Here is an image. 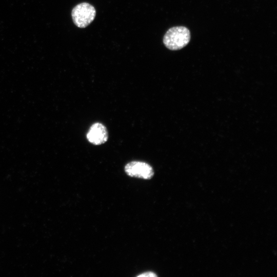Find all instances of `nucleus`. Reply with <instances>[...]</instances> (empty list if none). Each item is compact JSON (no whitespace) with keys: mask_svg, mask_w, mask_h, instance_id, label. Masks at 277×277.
<instances>
[{"mask_svg":"<svg viewBox=\"0 0 277 277\" xmlns=\"http://www.w3.org/2000/svg\"><path fill=\"white\" fill-rule=\"evenodd\" d=\"M190 39L189 30L184 26L170 28L163 37L165 46L171 50H180L185 47Z\"/></svg>","mask_w":277,"mask_h":277,"instance_id":"obj_1","label":"nucleus"},{"mask_svg":"<svg viewBox=\"0 0 277 277\" xmlns=\"http://www.w3.org/2000/svg\"><path fill=\"white\" fill-rule=\"evenodd\" d=\"M108 137L107 128L100 122L92 124L86 134L87 141L91 144L96 146L105 143L108 141Z\"/></svg>","mask_w":277,"mask_h":277,"instance_id":"obj_4","label":"nucleus"},{"mask_svg":"<svg viewBox=\"0 0 277 277\" xmlns=\"http://www.w3.org/2000/svg\"><path fill=\"white\" fill-rule=\"evenodd\" d=\"M71 15L77 27L85 28L94 20L96 10L92 5L84 2L75 6L72 10Z\"/></svg>","mask_w":277,"mask_h":277,"instance_id":"obj_2","label":"nucleus"},{"mask_svg":"<svg viewBox=\"0 0 277 277\" xmlns=\"http://www.w3.org/2000/svg\"><path fill=\"white\" fill-rule=\"evenodd\" d=\"M140 277H155L157 275L152 272H146L137 275Z\"/></svg>","mask_w":277,"mask_h":277,"instance_id":"obj_5","label":"nucleus"},{"mask_svg":"<svg viewBox=\"0 0 277 277\" xmlns=\"http://www.w3.org/2000/svg\"><path fill=\"white\" fill-rule=\"evenodd\" d=\"M124 170L129 176L146 180L150 179L154 174L153 169L150 164L140 161H133L127 163Z\"/></svg>","mask_w":277,"mask_h":277,"instance_id":"obj_3","label":"nucleus"}]
</instances>
